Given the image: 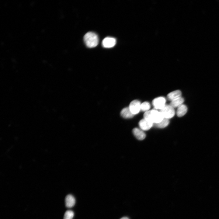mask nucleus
<instances>
[{
    "label": "nucleus",
    "instance_id": "f257e3e1",
    "mask_svg": "<svg viewBox=\"0 0 219 219\" xmlns=\"http://www.w3.org/2000/svg\"><path fill=\"white\" fill-rule=\"evenodd\" d=\"M164 118L161 112L155 109L145 112L144 114V119L153 124L159 123Z\"/></svg>",
    "mask_w": 219,
    "mask_h": 219
},
{
    "label": "nucleus",
    "instance_id": "f03ea898",
    "mask_svg": "<svg viewBox=\"0 0 219 219\" xmlns=\"http://www.w3.org/2000/svg\"><path fill=\"white\" fill-rule=\"evenodd\" d=\"M84 41L86 46L89 48L96 46L99 43V38L94 32H89L86 33L84 37Z\"/></svg>",
    "mask_w": 219,
    "mask_h": 219
},
{
    "label": "nucleus",
    "instance_id": "7ed1b4c3",
    "mask_svg": "<svg viewBox=\"0 0 219 219\" xmlns=\"http://www.w3.org/2000/svg\"><path fill=\"white\" fill-rule=\"evenodd\" d=\"M164 118L169 119L173 117L175 114V111L170 105H166L160 110Z\"/></svg>",
    "mask_w": 219,
    "mask_h": 219
},
{
    "label": "nucleus",
    "instance_id": "20e7f679",
    "mask_svg": "<svg viewBox=\"0 0 219 219\" xmlns=\"http://www.w3.org/2000/svg\"><path fill=\"white\" fill-rule=\"evenodd\" d=\"M166 100L163 97H159L154 99L152 101V104L155 109H162L166 105Z\"/></svg>",
    "mask_w": 219,
    "mask_h": 219
},
{
    "label": "nucleus",
    "instance_id": "39448f33",
    "mask_svg": "<svg viewBox=\"0 0 219 219\" xmlns=\"http://www.w3.org/2000/svg\"><path fill=\"white\" fill-rule=\"evenodd\" d=\"M141 104L140 102L137 100H134L130 103L129 108L134 115L138 114L141 110Z\"/></svg>",
    "mask_w": 219,
    "mask_h": 219
},
{
    "label": "nucleus",
    "instance_id": "423d86ee",
    "mask_svg": "<svg viewBox=\"0 0 219 219\" xmlns=\"http://www.w3.org/2000/svg\"><path fill=\"white\" fill-rule=\"evenodd\" d=\"M116 43V39L112 37H107L103 40L102 44L103 47L106 48H110L114 47Z\"/></svg>",
    "mask_w": 219,
    "mask_h": 219
},
{
    "label": "nucleus",
    "instance_id": "0eeeda50",
    "mask_svg": "<svg viewBox=\"0 0 219 219\" xmlns=\"http://www.w3.org/2000/svg\"><path fill=\"white\" fill-rule=\"evenodd\" d=\"M154 124L149 121L144 119H143L140 121L139 125L143 130H147L150 129L153 125Z\"/></svg>",
    "mask_w": 219,
    "mask_h": 219
},
{
    "label": "nucleus",
    "instance_id": "6e6552de",
    "mask_svg": "<svg viewBox=\"0 0 219 219\" xmlns=\"http://www.w3.org/2000/svg\"><path fill=\"white\" fill-rule=\"evenodd\" d=\"M132 132L135 137L139 140H143L145 137V134L141 129L135 128L133 129Z\"/></svg>",
    "mask_w": 219,
    "mask_h": 219
},
{
    "label": "nucleus",
    "instance_id": "1a4fd4ad",
    "mask_svg": "<svg viewBox=\"0 0 219 219\" xmlns=\"http://www.w3.org/2000/svg\"><path fill=\"white\" fill-rule=\"evenodd\" d=\"M75 200L74 196L71 194L67 195L65 198V206L68 208L73 207L75 204Z\"/></svg>",
    "mask_w": 219,
    "mask_h": 219
},
{
    "label": "nucleus",
    "instance_id": "9d476101",
    "mask_svg": "<svg viewBox=\"0 0 219 219\" xmlns=\"http://www.w3.org/2000/svg\"><path fill=\"white\" fill-rule=\"evenodd\" d=\"M182 93L179 90H176L171 92L167 95V98L169 101H172L181 96Z\"/></svg>",
    "mask_w": 219,
    "mask_h": 219
},
{
    "label": "nucleus",
    "instance_id": "9b49d317",
    "mask_svg": "<svg viewBox=\"0 0 219 219\" xmlns=\"http://www.w3.org/2000/svg\"><path fill=\"white\" fill-rule=\"evenodd\" d=\"M120 115L126 119L131 118L134 115L131 112L129 107L123 109L120 112Z\"/></svg>",
    "mask_w": 219,
    "mask_h": 219
},
{
    "label": "nucleus",
    "instance_id": "f8f14e48",
    "mask_svg": "<svg viewBox=\"0 0 219 219\" xmlns=\"http://www.w3.org/2000/svg\"><path fill=\"white\" fill-rule=\"evenodd\" d=\"M187 108L186 105L182 104L177 107L176 114L179 117L184 116L187 113Z\"/></svg>",
    "mask_w": 219,
    "mask_h": 219
},
{
    "label": "nucleus",
    "instance_id": "ddd939ff",
    "mask_svg": "<svg viewBox=\"0 0 219 219\" xmlns=\"http://www.w3.org/2000/svg\"><path fill=\"white\" fill-rule=\"evenodd\" d=\"M171 102L170 105L173 108L178 107L182 104L184 102V99L181 96Z\"/></svg>",
    "mask_w": 219,
    "mask_h": 219
},
{
    "label": "nucleus",
    "instance_id": "4468645a",
    "mask_svg": "<svg viewBox=\"0 0 219 219\" xmlns=\"http://www.w3.org/2000/svg\"><path fill=\"white\" fill-rule=\"evenodd\" d=\"M169 123V120L164 118L161 121L158 123L154 124L153 125L156 127L162 128L167 127Z\"/></svg>",
    "mask_w": 219,
    "mask_h": 219
},
{
    "label": "nucleus",
    "instance_id": "2eb2a0df",
    "mask_svg": "<svg viewBox=\"0 0 219 219\" xmlns=\"http://www.w3.org/2000/svg\"><path fill=\"white\" fill-rule=\"evenodd\" d=\"M151 107L150 104L147 102H145L141 104V110L142 111L146 112L149 110Z\"/></svg>",
    "mask_w": 219,
    "mask_h": 219
},
{
    "label": "nucleus",
    "instance_id": "dca6fc26",
    "mask_svg": "<svg viewBox=\"0 0 219 219\" xmlns=\"http://www.w3.org/2000/svg\"><path fill=\"white\" fill-rule=\"evenodd\" d=\"M74 216V213L72 211L68 210L64 214V219H72Z\"/></svg>",
    "mask_w": 219,
    "mask_h": 219
},
{
    "label": "nucleus",
    "instance_id": "f3484780",
    "mask_svg": "<svg viewBox=\"0 0 219 219\" xmlns=\"http://www.w3.org/2000/svg\"><path fill=\"white\" fill-rule=\"evenodd\" d=\"M120 219H129L128 217H123L121 218Z\"/></svg>",
    "mask_w": 219,
    "mask_h": 219
}]
</instances>
